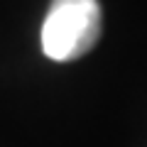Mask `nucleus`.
Returning a JSON list of instances; mask_svg holds the SVG:
<instances>
[{
    "label": "nucleus",
    "mask_w": 147,
    "mask_h": 147,
    "mask_svg": "<svg viewBox=\"0 0 147 147\" xmlns=\"http://www.w3.org/2000/svg\"><path fill=\"white\" fill-rule=\"evenodd\" d=\"M98 0H52L42 22V52L54 61H74L93 49L100 37Z\"/></svg>",
    "instance_id": "obj_1"
}]
</instances>
